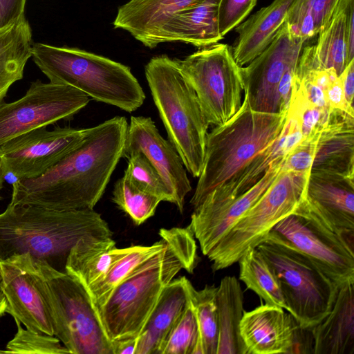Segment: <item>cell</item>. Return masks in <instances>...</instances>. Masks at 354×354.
Wrapping results in <instances>:
<instances>
[{"instance_id":"2e32d148","label":"cell","mask_w":354,"mask_h":354,"mask_svg":"<svg viewBox=\"0 0 354 354\" xmlns=\"http://www.w3.org/2000/svg\"><path fill=\"white\" fill-rule=\"evenodd\" d=\"M354 178L310 172L295 214L311 218L354 247Z\"/></svg>"},{"instance_id":"6da1fadb","label":"cell","mask_w":354,"mask_h":354,"mask_svg":"<svg viewBox=\"0 0 354 354\" xmlns=\"http://www.w3.org/2000/svg\"><path fill=\"white\" fill-rule=\"evenodd\" d=\"M128 124L115 116L88 128L82 143L42 176L13 182L10 204L93 209L122 158Z\"/></svg>"},{"instance_id":"bcb514c9","label":"cell","mask_w":354,"mask_h":354,"mask_svg":"<svg viewBox=\"0 0 354 354\" xmlns=\"http://www.w3.org/2000/svg\"><path fill=\"white\" fill-rule=\"evenodd\" d=\"M137 343V337L113 341V354H135Z\"/></svg>"},{"instance_id":"1f68e13d","label":"cell","mask_w":354,"mask_h":354,"mask_svg":"<svg viewBox=\"0 0 354 354\" xmlns=\"http://www.w3.org/2000/svg\"><path fill=\"white\" fill-rule=\"evenodd\" d=\"M160 240L151 245H131L111 266L105 277L91 285L87 291L97 310L106 301L114 288L139 264L146 261L166 244L165 236L159 233Z\"/></svg>"},{"instance_id":"7402d4cb","label":"cell","mask_w":354,"mask_h":354,"mask_svg":"<svg viewBox=\"0 0 354 354\" xmlns=\"http://www.w3.org/2000/svg\"><path fill=\"white\" fill-rule=\"evenodd\" d=\"M221 0H199L173 16L160 30L157 46L182 41L198 48L218 43L221 36L218 8Z\"/></svg>"},{"instance_id":"836d02e7","label":"cell","mask_w":354,"mask_h":354,"mask_svg":"<svg viewBox=\"0 0 354 354\" xmlns=\"http://www.w3.org/2000/svg\"><path fill=\"white\" fill-rule=\"evenodd\" d=\"M215 286L206 285L196 290L190 284L189 297L198 329L196 354H216L218 337Z\"/></svg>"},{"instance_id":"30bf717a","label":"cell","mask_w":354,"mask_h":354,"mask_svg":"<svg viewBox=\"0 0 354 354\" xmlns=\"http://www.w3.org/2000/svg\"><path fill=\"white\" fill-rule=\"evenodd\" d=\"M177 62L209 124L221 125L236 114L242 104L244 82L231 46L216 43Z\"/></svg>"},{"instance_id":"60d3db41","label":"cell","mask_w":354,"mask_h":354,"mask_svg":"<svg viewBox=\"0 0 354 354\" xmlns=\"http://www.w3.org/2000/svg\"><path fill=\"white\" fill-rule=\"evenodd\" d=\"M26 0H0V30L5 29L24 15Z\"/></svg>"},{"instance_id":"f6af8a7d","label":"cell","mask_w":354,"mask_h":354,"mask_svg":"<svg viewBox=\"0 0 354 354\" xmlns=\"http://www.w3.org/2000/svg\"><path fill=\"white\" fill-rule=\"evenodd\" d=\"M347 57L349 63L354 59V2L351 3L347 10Z\"/></svg>"},{"instance_id":"7a4b0ae2","label":"cell","mask_w":354,"mask_h":354,"mask_svg":"<svg viewBox=\"0 0 354 354\" xmlns=\"http://www.w3.org/2000/svg\"><path fill=\"white\" fill-rule=\"evenodd\" d=\"M165 246L139 264L97 310L112 341L136 337L166 286L182 270L193 273L199 257L189 225L162 228Z\"/></svg>"},{"instance_id":"e575fe53","label":"cell","mask_w":354,"mask_h":354,"mask_svg":"<svg viewBox=\"0 0 354 354\" xmlns=\"http://www.w3.org/2000/svg\"><path fill=\"white\" fill-rule=\"evenodd\" d=\"M112 201L136 225L153 216L161 201L136 186L124 174L113 187Z\"/></svg>"},{"instance_id":"d6986e66","label":"cell","mask_w":354,"mask_h":354,"mask_svg":"<svg viewBox=\"0 0 354 354\" xmlns=\"http://www.w3.org/2000/svg\"><path fill=\"white\" fill-rule=\"evenodd\" d=\"M299 325L283 308L266 304L244 311L239 330L247 354L291 353Z\"/></svg>"},{"instance_id":"9c48e42d","label":"cell","mask_w":354,"mask_h":354,"mask_svg":"<svg viewBox=\"0 0 354 354\" xmlns=\"http://www.w3.org/2000/svg\"><path fill=\"white\" fill-rule=\"evenodd\" d=\"M310 172L283 169L258 201L207 255L213 271L238 262L281 219L295 214L306 196Z\"/></svg>"},{"instance_id":"f1b7e54d","label":"cell","mask_w":354,"mask_h":354,"mask_svg":"<svg viewBox=\"0 0 354 354\" xmlns=\"http://www.w3.org/2000/svg\"><path fill=\"white\" fill-rule=\"evenodd\" d=\"M33 44L32 30L25 15L0 30V102L10 87L23 78Z\"/></svg>"},{"instance_id":"4dcf8cb0","label":"cell","mask_w":354,"mask_h":354,"mask_svg":"<svg viewBox=\"0 0 354 354\" xmlns=\"http://www.w3.org/2000/svg\"><path fill=\"white\" fill-rule=\"evenodd\" d=\"M239 279L266 304L286 310V304L279 279L269 262L257 248H252L241 257Z\"/></svg>"},{"instance_id":"c3c4849f","label":"cell","mask_w":354,"mask_h":354,"mask_svg":"<svg viewBox=\"0 0 354 354\" xmlns=\"http://www.w3.org/2000/svg\"><path fill=\"white\" fill-rule=\"evenodd\" d=\"M5 176H6V174H5V171H4V169H3L2 162H1V158H0V193H1V189L3 188V182H4V179H5ZM1 199V194H0V200Z\"/></svg>"},{"instance_id":"277c9868","label":"cell","mask_w":354,"mask_h":354,"mask_svg":"<svg viewBox=\"0 0 354 354\" xmlns=\"http://www.w3.org/2000/svg\"><path fill=\"white\" fill-rule=\"evenodd\" d=\"M286 118L287 111H254L244 98L235 115L207 133L202 171L190 200L193 208L270 147L281 133Z\"/></svg>"},{"instance_id":"8d00e7d4","label":"cell","mask_w":354,"mask_h":354,"mask_svg":"<svg viewBox=\"0 0 354 354\" xmlns=\"http://www.w3.org/2000/svg\"><path fill=\"white\" fill-rule=\"evenodd\" d=\"M124 175L138 187L158 198L161 201L174 204L171 192L156 169L140 152L131 154Z\"/></svg>"},{"instance_id":"cb8c5ba5","label":"cell","mask_w":354,"mask_h":354,"mask_svg":"<svg viewBox=\"0 0 354 354\" xmlns=\"http://www.w3.org/2000/svg\"><path fill=\"white\" fill-rule=\"evenodd\" d=\"M312 331L314 354H354V281L339 288L331 311Z\"/></svg>"},{"instance_id":"83f0119b","label":"cell","mask_w":354,"mask_h":354,"mask_svg":"<svg viewBox=\"0 0 354 354\" xmlns=\"http://www.w3.org/2000/svg\"><path fill=\"white\" fill-rule=\"evenodd\" d=\"M218 326L216 354H247L239 326L243 315V292L234 276L223 277L216 292Z\"/></svg>"},{"instance_id":"7bdbcfd3","label":"cell","mask_w":354,"mask_h":354,"mask_svg":"<svg viewBox=\"0 0 354 354\" xmlns=\"http://www.w3.org/2000/svg\"><path fill=\"white\" fill-rule=\"evenodd\" d=\"M296 66L288 68L282 76L278 85V94L281 111H287L290 100L292 80Z\"/></svg>"},{"instance_id":"d4e9b609","label":"cell","mask_w":354,"mask_h":354,"mask_svg":"<svg viewBox=\"0 0 354 354\" xmlns=\"http://www.w3.org/2000/svg\"><path fill=\"white\" fill-rule=\"evenodd\" d=\"M293 1L274 0L235 28L238 37L232 50L240 66L249 64L270 44Z\"/></svg>"},{"instance_id":"ab89813d","label":"cell","mask_w":354,"mask_h":354,"mask_svg":"<svg viewBox=\"0 0 354 354\" xmlns=\"http://www.w3.org/2000/svg\"><path fill=\"white\" fill-rule=\"evenodd\" d=\"M257 0H221L218 8V25L223 37L248 17Z\"/></svg>"},{"instance_id":"52a82bcc","label":"cell","mask_w":354,"mask_h":354,"mask_svg":"<svg viewBox=\"0 0 354 354\" xmlns=\"http://www.w3.org/2000/svg\"><path fill=\"white\" fill-rule=\"evenodd\" d=\"M273 268L286 310L312 328L331 311L339 287L307 255L274 230L255 247Z\"/></svg>"},{"instance_id":"d6a6232c","label":"cell","mask_w":354,"mask_h":354,"mask_svg":"<svg viewBox=\"0 0 354 354\" xmlns=\"http://www.w3.org/2000/svg\"><path fill=\"white\" fill-rule=\"evenodd\" d=\"M339 0H294L286 22L292 33L304 42L328 24Z\"/></svg>"},{"instance_id":"ffe728a7","label":"cell","mask_w":354,"mask_h":354,"mask_svg":"<svg viewBox=\"0 0 354 354\" xmlns=\"http://www.w3.org/2000/svg\"><path fill=\"white\" fill-rule=\"evenodd\" d=\"M310 172L354 178V116L331 111L318 136Z\"/></svg>"},{"instance_id":"b9f144b4","label":"cell","mask_w":354,"mask_h":354,"mask_svg":"<svg viewBox=\"0 0 354 354\" xmlns=\"http://www.w3.org/2000/svg\"><path fill=\"white\" fill-rule=\"evenodd\" d=\"M326 99L331 109L342 111L354 116V110L351 109L345 100L342 80L339 75L335 77L328 84Z\"/></svg>"},{"instance_id":"603a6c76","label":"cell","mask_w":354,"mask_h":354,"mask_svg":"<svg viewBox=\"0 0 354 354\" xmlns=\"http://www.w3.org/2000/svg\"><path fill=\"white\" fill-rule=\"evenodd\" d=\"M302 138L297 121L287 114L284 127L275 141L240 172L211 192L204 201H220L245 192L261 179L273 163L283 160Z\"/></svg>"},{"instance_id":"7c38bea8","label":"cell","mask_w":354,"mask_h":354,"mask_svg":"<svg viewBox=\"0 0 354 354\" xmlns=\"http://www.w3.org/2000/svg\"><path fill=\"white\" fill-rule=\"evenodd\" d=\"M87 132L88 128L40 127L8 141L0 147L6 175L16 180L42 176L77 148Z\"/></svg>"},{"instance_id":"8fae6325","label":"cell","mask_w":354,"mask_h":354,"mask_svg":"<svg viewBox=\"0 0 354 354\" xmlns=\"http://www.w3.org/2000/svg\"><path fill=\"white\" fill-rule=\"evenodd\" d=\"M90 100L68 85L32 82L19 100L0 102V147L30 131L72 119Z\"/></svg>"},{"instance_id":"9a60e30c","label":"cell","mask_w":354,"mask_h":354,"mask_svg":"<svg viewBox=\"0 0 354 354\" xmlns=\"http://www.w3.org/2000/svg\"><path fill=\"white\" fill-rule=\"evenodd\" d=\"M0 270L7 313L27 329L54 335L35 259L28 253L12 255L0 261Z\"/></svg>"},{"instance_id":"4fadbf2b","label":"cell","mask_w":354,"mask_h":354,"mask_svg":"<svg viewBox=\"0 0 354 354\" xmlns=\"http://www.w3.org/2000/svg\"><path fill=\"white\" fill-rule=\"evenodd\" d=\"M305 42L294 35L285 22L270 44L241 67L244 98L250 108L264 113H281L279 83L285 72L297 64Z\"/></svg>"},{"instance_id":"5bb4252c","label":"cell","mask_w":354,"mask_h":354,"mask_svg":"<svg viewBox=\"0 0 354 354\" xmlns=\"http://www.w3.org/2000/svg\"><path fill=\"white\" fill-rule=\"evenodd\" d=\"M272 230L307 255L339 288L354 281V247L308 217L291 214Z\"/></svg>"},{"instance_id":"f35d334b","label":"cell","mask_w":354,"mask_h":354,"mask_svg":"<svg viewBox=\"0 0 354 354\" xmlns=\"http://www.w3.org/2000/svg\"><path fill=\"white\" fill-rule=\"evenodd\" d=\"M321 130L303 137L282 160L283 169L310 172L315 147Z\"/></svg>"},{"instance_id":"4316f807","label":"cell","mask_w":354,"mask_h":354,"mask_svg":"<svg viewBox=\"0 0 354 354\" xmlns=\"http://www.w3.org/2000/svg\"><path fill=\"white\" fill-rule=\"evenodd\" d=\"M118 248L113 237H86L80 240L70 250L64 272L76 279L87 290L102 280L112 264L125 252Z\"/></svg>"},{"instance_id":"ee69618b","label":"cell","mask_w":354,"mask_h":354,"mask_svg":"<svg viewBox=\"0 0 354 354\" xmlns=\"http://www.w3.org/2000/svg\"><path fill=\"white\" fill-rule=\"evenodd\" d=\"M341 77L346 102L351 109L353 110L354 95V59L339 75Z\"/></svg>"},{"instance_id":"ba28073f","label":"cell","mask_w":354,"mask_h":354,"mask_svg":"<svg viewBox=\"0 0 354 354\" xmlns=\"http://www.w3.org/2000/svg\"><path fill=\"white\" fill-rule=\"evenodd\" d=\"M34 259L54 335L72 354H113V341L86 288L64 271Z\"/></svg>"},{"instance_id":"484cf974","label":"cell","mask_w":354,"mask_h":354,"mask_svg":"<svg viewBox=\"0 0 354 354\" xmlns=\"http://www.w3.org/2000/svg\"><path fill=\"white\" fill-rule=\"evenodd\" d=\"M190 284L183 276L174 278L166 286L137 337L135 354H158L162 342L187 304Z\"/></svg>"},{"instance_id":"ac0fdd59","label":"cell","mask_w":354,"mask_h":354,"mask_svg":"<svg viewBox=\"0 0 354 354\" xmlns=\"http://www.w3.org/2000/svg\"><path fill=\"white\" fill-rule=\"evenodd\" d=\"M282 160L273 163L245 192L220 201H203L194 209L189 227L203 254L216 247L237 221L258 201L281 170Z\"/></svg>"},{"instance_id":"5b68a950","label":"cell","mask_w":354,"mask_h":354,"mask_svg":"<svg viewBox=\"0 0 354 354\" xmlns=\"http://www.w3.org/2000/svg\"><path fill=\"white\" fill-rule=\"evenodd\" d=\"M31 57L50 82L73 87L96 101L131 113L145 92L129 67L77 48L34 43Z\"/></svg>"},{"instance_id":"74e56055","label":"cell","mask_w":354,"mask_h":354,"mask_svg":"<svg viewBox=\"0 0 354 354\" xmlns=\"http://www.w3.org/2000/svg\"><path fill=\"white\" fill-rule=\"evenodd\" d=\"M17 333L0 353L66 354L70 353L55 335L39 333L21 326L15 321Z\"/></svg>"},{"instance_id":"44dd1931","label":"cell","mask_w":354,"mask_h":354,"mask_svg":"<svg viewBox=\"0 0 354 354\" xmlns=\"http://www.w3.org/2000/svg\"><path fill=\"white\" fill-rule=\"evenodd\" d=\"M199 0H129L118 8L115 28L129 32L145 46H157L162 26L176 14Z\"/></svg>"},{"instance_id":"3957f363","label":"cell","mask_w":354,"mask_h":354,"mask_svg":"<svg viewBox=\"0 0 354 354\" xmlns=\"http://www.w3.org/2000/svg\"><path fill=\"white\" fill-rule=\"evenodd\" d=\"M86 237H113L107 222L91 209L57 210L8 204L0 213V261L28 253L53 267L64 266L71 248Z\"/></svg>"},{"instance_id":"f546056e","label":"cell","mask_w":354,"mask_h":354,"mask_svg":"<svg viewBox=\"0 0 354 354\" xmlns=\"http://www.w3.org/2000/svg\"><path fill=\"white\" fill-rule=\"evenodd\" d=\"M354 0H339L328 24L319 32L315 50L324 68L339 75L348 64L347 57V10Z\"/></svg>"},{"instance_id":"e0dca14e","label":"cell","mask_w":354,"mask_h":354,"mask_svg":"<svg viewBox=\"0 0 354 354\" xmlns=\"http://www.w3.org/2000/svg\"><path fill=\"white\" fill-rule=\"evenodd\" d=\"M140 152L156 169L172 193L174 204L183 212L192 186L183 161L172 144L160 133L150 117L131 116L122 158Z\"/></svg>"},{"instance_id":"7dc6e473","label":"cell","mask_w":354,"mask_h":354,"mask_svg":"<svg viewBox=\"0 0 354 354\" xmlns=\"http://www.w3.org/2000/svg\"><path fill=\"white\" fill-rule=\"evenodd\" d=\"M7 313V301L2 289V277L0 270V319Z\"/></svg>"},{"instance_id":"8992f818","label":"cell","mask_w":354,"mask_h":354,"mask_svg":"<svg viewBox=\"0 0 354 354\" xmlns=\"http://www.w3.org/2000/svg\"><path fill=\"white\" fill-rule=\"evenodd\" d=\"M145 73L168 140L186 170L198 178L209 124L194 90L182 76L176 58L153 57L146 64Z\"/></svg>"},{"instance_id":"d590c367","label":"cell","mask_w":354,"mask_h":354,"mask_svg":"<svg viewBox=\"0 0 354 354\" xmlns=\"http://www.w3.org/2000/svg\"><path fill=\"white\" fill-rule=\"evenodd\" d=\"M198 345V325L189 297L183 313L162 342L158 354H196Z\"/></svg>"}]
</instances>
